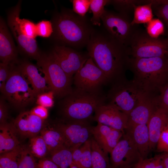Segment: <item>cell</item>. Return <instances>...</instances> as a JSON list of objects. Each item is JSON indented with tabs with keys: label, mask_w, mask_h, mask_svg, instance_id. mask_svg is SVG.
Returning a JSON list of instances; mask_svg holds the SVG:
<instances>
[{
	"label": "cell",
	"mask_w": 168,
	"mask_h": 168,
	"mask_svg": "<svg viewBox=\"0 0 168 168\" xmlns=\"http://www.w3.org/2000/svg\"><path fill=\"white\" fill-rule=\"evenodd\" d=\"M44 120L29 112L28 117V138H30L40 134L45 126Z\"/></svg>",
	"instance_id": "32"
},
{
	"label": "cell",
	"mask_w": 168,
	"mask_h": 168,
	"mask_svg": "<svg viewBox=\"0 0 168 168\" xmlns=\"http://www.w3.org/2000/svg\"><path fill=\"white\" fill-rule=\"evenodd\" d=\"M53 126L63 134L67 147L72 151L80 147L92 135V126L87 121L63 119L56 121Z\"/></svg>",
	"instance_id": "12"
},
{
	"label": "cell",
	"mask_w": 168,
	"mask_h": 168,
	"mask_svg": "<svg viewBox=\"0 0 168 168\" xmlns=\"http://www.w3.org/2000/svg\"><path fill=\"white\" fill-rule=\"evenodd\" d=\"M148 2L147 4L135 7L133 17L131 22L132 25L147 23L153 19L152 4L150 0H148Z\"/></svg>",
	"instance_id": "26"
},
{
	"label": "cell",
	"mask_w": 168,
	"mask_h": 168,
	"mask_svg": "<svg viewBox=\"0 0 168 168\" xmlns=\"http://www.w3.org/2000/svg\"><path fill=\"white\" fill-rule=\"evenodd\" d=\"M91 134L99 145L107 154L110 153L122 136L121 131L97 123L92 127Z\"/></svg>",
	"instance_id": "17"
},
{
	"label": "cell",
	"mask_w": 168,
	"mask_h": 168,
	"mask_svg": "<svg viewBox=\"0 0 168 168\" xmlns=\"http://www.w3.org/2000/svg\"><path fill=\"white\" fill-rule=\"evenodd\" d=\"M136 145L141 158H147L150 151V138L147 124H139L125 129Z\"/></svg>",
	"instance_id": "21"
},
{
	"label": "cell",
	"mask_w": 168,
	"mask_h": 168,
	"mask_svg": "<svg viewBox=\"0 0 168 168\" xmlns=\"http://www.w3.org/2000/svg\"><path fill=\"white\" fill-rule=\"evenodd\" d=\"M142 166V168H164L162 154L143 159Z\"/></svg>",
	"instance_id": "41"
},
{
	"label": "cell",
	"mask_w": 168,
	"mask_h": 168,
	"mask_svg": "<svg viewBox=\"0 0 168 168\" xmlns=\"http://www.w3.org/2000/svg\"><path fill=\"white\" fill-rule=\"evenodd\" d=\"M37 168H59L49 158L39 159L37 162Z\"/></svg>",
	"instance_id": "45"
},
{
	"label": "cell",
	"mask_w": 168,
	"mask_h": 168,
	"mask_svg": "<svg viewBox=\"0 0 168 168\" xmlns=\"http://www.w3.org/2000/svg\"><path fill=\"white\" fill-rule=\"evenodd\" d=\"M52 23L54 39L60 45L76 50L86 47L94 27L90 19L82 17L72 9L63 8L54 16Z\"/></svg>",
	"instance_id": "2"
},
{
	"label": "cell",
	"mask_w": 168,
	"mask_h": 168,
	"mask_svg": "<svg viewBox=\"0 0 168 168\" xmlns=\"http://www.w3.org/2000/svg\"><path fill=\"white\" fill-rule=\"evenodd\" d=\"M146 32L151 37L158 38L164 32V24L159 19H154L147 23Z\"/></svg>",
	"instance_id": "35"
},
{
	"label": "cell",
	"mask_w": 168,
	"mask_h": 168,
	"mask_svg": "<svg viewBox=\"0 0 168 168\" xmlns=\"http://www.w3.org/2000/svg\"><path fill=\"white\" fill-rule=\"evenodd\" d=\"M110 154L111 168H132L142 159L133 141L126 133Z\"/></svg>",
	"instance_id": "14"
},
{
	"label": "cell",
	"mask_w": 168,
	"mask_h": 168,
	"mask_svg": "<svg viewBox=\"0 0 168 168\" xmlns=\"http://www.w3.org/2000/svg\"><path fill=\"white\" fill-rule=\"evenodd\" d=\"M11 65L4 97L14 107L23 108L34 102L37 95L29 86V83L23 75L19 62Z\"/></svg>",
	"instance_id": "7"
},
{
	"label": "cell",
	"mask_w": 168,
	"mask_h": 168,
	"mask_svg": "<svg viewBox=\"0 0 168 168\" xmlns=\"http://www.w3.org/2000/svg\"><path fill=\"white\" fill-rule=\"evenodd\" d=\"M152 7L159 19L168 25V0H159L157 3L152 4Z\"/></svg>",
	"instance_id": "36"
},
{
	"label": "cell",
	"mask_w": 168,
	"mask_h": 168,
	"mask_svg": "<svg viewBox=\"0 0 168 168\" xmlns=\"http://www.w3.org/2000/svg\"><path fill=\"white\" fill-rule=\"evenodd\" d=\"M129 55L135 58L166 56L168 52V40L153 38L146 31L137 29L128 46Z\"/></svg>",
	"instance_id": "9"
},
{
	"label": "cell",
	"mask_w": 168,
	"mask_h": 168,
	"mask_svg": "<svg viewBox=\"0 0 168 168\" xmlns=\"http://www.w3.org/2000/svg\"><path fill=\"white\" fill-rule=\"evenodd\" d=\"M11 66V64L0 63V91L3 95L5 92L6 84L10 73Z\"/></svg>",
	"instance_id": "39"
},
{
	"label": "cell",
	"mask_w": 168,
	"mask_h": 168,
	"mask_svg": "<svg viewBox=\"0 0 168 168\" xmlns=\"http://www.w3.org/2000/svg\"><path fill=\"white\" fill-rule=\"evenodd\" d=\"M17 51L11 34L3 18H0V59L8 64L18 62Z\"/></svg>",
	"instance_id": "18"
},
{
	"label": "cell",
	"mask_w": 168,
	"mask_h": 168,
	"mask_svg": "<svg viewBox=\"0 0 168 168\" xmlns=\"http://www.w3.org/2000/svg\"><path fill=\"white\" fill-rule=\"evenodd\" d=\"M111 84L106 97L108 103L115 106L128 116L142 97L148 93L133 80H128L124 76Z\"/></svg>",
	"instance_id": "6"
},
{
	"label": "cell",
	"mask_w": 168,
	"mask_h": 168,
	"mask_svg": "<svg viewBox=\"0 0 168 168\" xmlns=\"http://www.w3.org/2000/svg\"><path fill=\"white\" fill-rule=\"evenodd\" d=\"M19 64L23 75L37 96L50 91L46 78L39 73L35 65L27 61L19 63Z\"/></svg>",
	"instance_id": "19"
},
{
	"label": "cell",
	"mask_w": 168,
	"mask_h": 168,
	"mask_svg": "<svg viewBox=\"0 0 168 168\" xmlns=\"http://www.w3.org/2000/svg\"><path fill=\"white\" fill-rule=\"evenodd\" d=\"M28 147L30 152L35 157L39 159L46 157L49 151L43 139L40 135L29 138Z\"/></svg>",
	"instance_id": "27"
},
{
	"label": "cell",
	"mask_w": 168,
	"mask_h": 168,
	"mask_svg": "<svg viewBox=\"0 0 168 168\" xmlns=\"http://www.w3.org/2000/svg\"><path fill=\"white\" fill-rule=\"evenodd\" d=\"M13 123L0 124V154L12 150L20 145Z\"/></svg>",
	"instance_id": "22"
},
{
	"label": "cell",
	"mask_w": 168,
	"mask_h": 168,
	"mask_svg": "<svg viewBox=\"0 0 168 168\" xmlns=\"http://www.w3.org/2000/svg\"><path fill=\"white\" fill-rule=\"evenodd\" d=\"M0 168H2L0 166Z\"/></svg>",
	"instance_id": "53"
},
{
	"label": "cell",
	"mask_w": 168,
	"mask_h": 168,
	"mask_svg": "<svg viewBox=\"0 0 168 168\" xmlns=\"http://www.w3.org/2000/svg\"><path fill=\"white\" fill-rule=\"evenodd\" d=\"M159 92L157 96L158 107L168 111V84L162 87Z\"/></svg>",
	"instance_id": "43"
},
{
	"label": "cell",
	"mask_w": 168,
	"mask_h": 168,
	"mask_svg": "<svg viewBox=\"0 0 168 168\" xmlns=\"http://www.w3.org/2000/svg\"><path fill=\"white\" fill-rule=\"evenodd\" d=\"M21 6L17 4L7 15V24L19 49L30 58L36 60L41 54L35 39L37 36L36 24L20 18Z\"/></svg>",
	"instance_id": "5"
},
{
	"label": "cell",
	"mask_w": 168,
	"mask_h": 168,
	"mask_svg": "<svg viewBox=\"0 0 168 168\" xmlns=\"http://www.w3.org/2000/svg\"><path fill=\"white\" fill-rule=\"evenodd\" d=\"M82 153L78 168H91L92 154L91 138L81 146Z\"/></svg>",
	"instance_id": "33"
},
{
	"label": "cell",
	"mask_w": 168,
	"mask_h": 168,
	"mask_svg": "<svg viewBox=\"0 0 168 168\" xmlns=\"http://www.w3.org/2000/svg\"><path fill=\"white\" fill-rule=\"evenodd\" d=\"M119 168H131V167H120Z\"/></svg>",
	"instance_id": "52"
},
{
	"label": "cell",
	"mask_w": 168,
	"mask_h": 168,
	"mask_svg": "<svg viewBox=\"0 0 168 168\" xmlns=\"http://www.w3.org/2000/svg\"><path fill=\"white\" fill-rule=\"evenodd\" d=\"M4 98L0 100V124L7 123L8 118V109Z\"/></svg>",
	"instance_id": "44"
},
{
	"label": "cell",
	"mask_w": 168,
	"mask_h": 168,
	"mask_svg": "<svg viewBox=\"0 0 168 168\" xmlns=\"http://www.w3.org/2000/svg\"><path fill=\"white\" fill-rule=\"evenodd\" d=\"M51 54L65 73L71 77L90 57L87 52L83 53L68 46L56 44Z\"/></svg>",
	"instance_id": "13"
},
{
	"label": "cell",
	"mask_w": 168,
	"mask_h": 168,
	"mask_svg": "<svg viewBox=\"0 0 168 168\" xmlns=\"http://www.w3.org/2000/svg\"><path fill=\"white\" fill-rule=\"evenodd\" d=\"M18 168H37V162L28 147L22 146Z\"/></svg>",
	"instance_id": "34"
},
{
	"label": "cell",
	"mask_w": 168,
	"mask_h": 168,
	"mask_svg": "<svg viewBox=\"0 0 168 168\" xmlns=\"http://www.w3.org/2000/svg\"><path fill=\"white\" fill-rule=\"evenodd\" d=\"M167 40H168V38H167Z\"/></svg>",
	"instance_id": "54"
},
{
	"label": "cell",
	"mask_w": 168,
	"mask_h": 168,
	"mask_svg": "<svg viewBox=\"0 0 168 168\" xmlns=\"http://www.w3.org/2000/svg\"><path fill=\"white\" fill-rule=\"evenodd\" d=\"M69 168H78V167L75 164L72 163L69 167Z\"/></svg>",
	"instance_id": "50"
},
{
	"label": "cell",
	"mask_w": 168,
	"mask_h": 168,
	"mask_svg": "<svg viewBox=\"0 0 168 168\" xmlns=\"http://www.w3.org/2000/svg\"><path fill=\"white\" fill-rule=\"evenodd\" d=\"M168 125V111L158 107L153 114L147 124L150 151L156 147L162 131Z\"/></svg>",
	"instance_id": "20"
},
{
	"label": "cell",
	"mask_w": 168,
	"mask_h": 168,
	"mask_svg": "<svg viewBox=\"0 0 168 168\" xmlns=\"http://www.w3.org/2000/svg\"><path fill=\"white\" fill-rule=\"evenodd\" d=\"M144 3V0H110L109 4L112 5L119 13L128 16V12L134 10L135 6Z\"/></svg>",
	"instance_id": "30"
},
{
	"label": "cell",
	"mask_w": 168,
	"mask_h": 168,
	"mask_svg": "<svg viewBox=\"0 0 168 168\" xmlns=\"http://www.w3.org/2000/svg\"><path fill=\"white\" fill-rule=\"evenodd\" d=\"M33 114L45 120L48 116V111L46 108L40 105L35 107L30 111Z\"/></svg>",
	"instance_id": "46"
},
{
	"label": "cell",
	"mask_w": 168,
	"mask_h": 168,
	"mask_svg": "<svg viewBox=\"0 0 168 168\" xmlns=\"http://www.w3.org/2000/svg\"><path fill=\"white\" fill-rule=\"evenodd\" d=\"M164 168H168V152L162 154Z\"/></svg>",
	"instance_id": "48"
},
{
	"label": "cell",
	"mask_w": 168,
	"mask_h": 168,
	"mask_svg": "<svg viewBox=\"0 0 168 168\" xmlns=\"http://www.w3.org/2000/svg\"><path fill=\"white\" fill-rule=\"evenodd\" d=\"M81 147L73 150L72 151V163L78 167L82 153V150Z\"/></svg>",
	"instance_id": "47"
},
{
	"label": "cell",
	"mask_w": 168,
	"mask_h": 168,
	"mask_svg": "<svg viewBox=\"0 0 168 168\" xmlns=\"http://www.w3.org/2000/svg\"><path fill=\"white\" fill-rule=\"evenodd\" d=\"M75 88L91 93H102L101 87L109 83L104 72L89 57L73 78Z\"/></svg>",
	"instance_id": "10"
},
{
	"label": "cell",
	"mask_w": 168,
	"mask_h": 168,
	"mask_svg": "<svg viewBox=\"0 0 168 168\" xmlns=\"http://www.w3.org/2000/svg\"><path fill=\"white\" fill-rule=\"evenodd\" d=\"M72 151L63 146L51 152L49 158L59 168H68L73 162Z\"/></svg>",
	"instance_id": "25"
},
{
	"label": "cell",
	"mask_w": 168,
	"mask_h": 168,
	"mask_svg": "<svg viewBox=\"0 0 168 168\" xmlns=\"http://www.w3.org/2000/svg\"><path fill=\"white\" fill-rule=\"evenodd\" d=\"M108 0H91L90 9L93 13L90 19L92 24L94 26H101V18L105 9V6L109 4Z\"/></svg>",
	"instance_id": "29"
},
{
	"label": "cell",
	"mask_w": 168,
	"mask_h": 168,
	"mask_svg": "<svg viewBox=\"0 0 168 168\" xmlns=\"http://www.w3.org/2000/svg\"><path fill=\"white\" fill-rule=\"evenodd\" d=\"M157 96L155 94L148 93L142 97L128 114L126 128L138 125L147 124L153 114L159 107Z\"/></svg>",
	"instance_id": "16"
},
{
	"label": "cell",
	"mask_w": 168,
	"mask_h": 168,
	"mask_svg": "<svg viewBox=\"0 0 168 168\" xmlns=\"http://www.w3.org/2000/svg\"><path fill=\"white\" fill-rule=\"evenodd\" d=\"M156 147L158 152H168V125L162 131Z\"/></svg>",
	"instance_id": "42"
},
{
	"label": "cell",
	"mask_w": 168,
	"mask_h": 168,
	"mask_svg": "<svg viewBox=\"0 0 168 168\" xmlns=\"http://www.w3.org/2000/svg\"><path fill=\"white\" fill-rule=\"evenodd\" d=\"M106 97L102 93L88 92L76 88L63 98L61 111L63 119L70 120L87 121L92 117L96 108L105 103Z\"/></svg>",
	"instance_id": "4"
},
{
	"label": "cell",
	"mask_w": 168,
	"mask_h": 168,
	"mask_svg": "<svg viewBox=\"0 0 168 168\" xmlns=\"http://www.w3.org/2000/svg\"><path fill=\"white\" fill-rule=\"evenodd\" d=\"M167 26H168V25H167Z\"/></svg>",
	"instance_id": "55"
},
{
	"label": "cell",
	"mask_w": 168,
	"mask_h": 168,
	"mask_svg": "<svg viewBox=\"0 0 168 168\" xmlns=\"http://www.w3.org/2000/svg\"><path fill=\"white\" fill-rule=\"evenodd\" d=\"M29 112V111L21 112L13 123L18 135L23 138H28L29 129L28 117Z\"/></svg>",
	"instance_id": "31"
},
{
	"label": "cell",
	"mask_w": 168,
	"mask_h": 168,
	"mask_svg": "<svg viewBox=\"0 0 168 168\" xmlns=\"http://www.w3.org/2000/svg\"><path fill=\"white\" fill-rule=\"evenodd\" d=\"M166 57L167 58V59H168V52H167V54H166Z\"/></svg>",
	"instance_id": "51"
},
{
	"label": "cell",
	"mask_w": 168,
	"mask_h": 168,
	"mask_svg": "<svg viewBox=\"0 0 168 168\" xmlns=\"http://www.w3.org/2000/svg\"><path fill=\"white\" fill-rule=\"evenodd\" d=\"M92 154L91 168H111L106 154L93 137L91 138Z\"/></svg>",
	"instance_id": "24"
},
{
	"label": "cell",
	"mask_w": 168,
	"mask_h": 168,
	"mask_svg": "<svg viewBox=\"0 0 168 168\" xmlns=\"http://www.w3.org/2000/svg\"><path fill=\"white\" fill-rule=\"evenodd\" d=\"M54 93L51 91L44 92L38 95L36 99L37 103L46 108L52 107L54 105Z\"/></svg>",
	"instance_id": "40"
},
{
	"label": "cell",
	"mask_w": 168,
	"mask_h": 168,
	"mask_svg": "<svg viewBox=\"0 0 168 168\" xmlns=\"http://www.w3.org/2000/svg\"><path fill=\"white\" fill-rule=\"evenodd\" d=\"M128 69L133 79L146 92L155 94L168 84V60L166 56L149 58L130 57Z\"/></svg>",
	"instance_id": "3"
},
{
	"label": "cell",
	"mask_w": 168,
	"mask_h": 168,
	"mask_svg": "<svg viewBox=\"0 0 168 168\" xmlns=\"http://www.w3.org/2000/svg\"><path fill=\"white\" fill-rule=\"evenodd\" d=\"M22 146L19 145L14 149L0 154V166L2 168H18Z\"/></svg>",
	"instance_id": "28"
},
{
	"label": "cell",
	"mask_w": 168,
	"mask_h": 168,
	"mask_svg": "<svg viewBox=\"0 0 168 168\" xmlns=\"http://www.w3.org/2000/svg\"><path fill=\"white\" fill-rule=\"evenodd\" d=\"M37 64L44 74L49 89L55 96L63 99L71 93L72 77L63 70L51 54H41Z\"/></svg>",
	"instance_id": "8"
},
{
	"label": "cell",
	"mask_w": 168,
	"mask_h": 168,
	"mask_svg": "<svg viewBox=\"0 0 168 168\" xmlns=\"http://www.w3.org/2000/svg\"><path fill=\"white\" fill-rule=\"evenodd\" d=\"M93 119L100 123L124 132L127 127L128 116L115 106L104 104L96 109Z\"/></svg>",
	"instance_id": "15"
},
{
	"label": "cell",
	"mask_w": 168,
	"mask_h": 168,
	"mask_svg": "<svg viewBox=\"0 0 168 168\" xmlns=\"http://www.w3.org/2000/svg\"><path fill=\"white\" fill-rule=\"evenodd\" d=\"M37 36L48 38L52 35L53 29L52 23L47 20H42L36 24Z\"/></svg>",
	"instance_id": "37"
},
{
	"label": "cell",
	"mask_w": 168,
	"mask_h": 168,
	"mask_svg": "<svg viewBox=\"0 0 168 168\" xmlns=\"http://www.w3.org/2000/svg\"><path fill=\"white\" fill-rule=\"evenodd\" d=\"M142 159H141L138 163L133 166V168H142Z\"/></svg>",
	"instance_id": "49"
},
{
	"label": "cell",
	"mask_w": 168,
	"mask_h": 168,
	"mask_svg": "<svg viewBox=\"0 0 168 168\" xmlns=\"http://www.w3.org/2000/svg\"><path fill=\"white\" fill-rule=\"evenodd\" d=\"M40 135L45 142L49 153L60 147H67L66 140L63 134L53 126L45 125Z\"/></svg>",
	"instance_id": "23"
},
{
	"label": "cell",
	"mask_w": 168,
	"mask_h": 168,
	"mask_svg": "<svg viewBox=\"0 0 168 168\" xmlns=\"http://www.w3.org/2000/svg\"><path fill=\"white\" fill-rule=\"evenodd\" d=\"M104 28L112 36L128 47L138 29L133 25L128 16L105 9L101 18Z\"/></svg>",
	"instance_id": "11"
},
{
	"label": "cell",
	"mask_w": 168,
	"mask_h": 168,
	"mask_svg": "<svg viewBox=\"0 0 168 168\" xmlns=\"http://www.w3.org/2000/svg\"><path fill=\"white\" fill-rule=\"evenodd\" d=\"M73 11L82 17L86 16V13L90 8L91 0H72Z\"/></svg>",
	"instance_id": "38"
},
{
	"label": "cell",
	"mask_w": 168,
	"mask_h": 168,
	"mask_svg": "<svg viewBox=\"0 0 168 168\" xmlns=\"http://www.w3.org/2000/svg\"><path fill=\"white\" fill-rule=\"evenodd\" d=\"M86 47L90 57L105 74L109 83L124 76L130 58L128 47L104 28H94Z\"/></svg>",
	"instance_id": "1"
}]
</instances>
